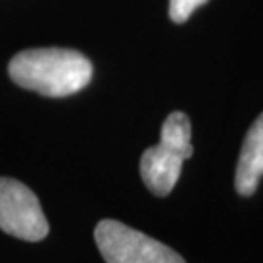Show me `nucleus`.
<instances>
[{"label": "nucleus", "mask_w": 263, "mask_h": 263, "mask_svg": "<svg viewBox=\"0 0 263 263\" xmlns=\"http://www.w3.org/2000/svg\"><path fill=\"white\" fill-rule=\"evenodd\" d=\"M94 238L105 263H185L172 248L119 220L98 222Z\"/></svg>", "instance_id": "7ed1b4c3"}, {"label": "nucleus", "mask_w": 263, "mask_h": 263, "mask_svg": "<svg viewBox=\"0 0 263 263\" xmlns=\"http://www.w3.org/2000/svg\"><path fill=\"white\" fill-rule=\"evenodd\" d=\"M10 78L18 86L47 98H66L90 84L94 68L72 49H28L10 61Z\"/></svg>", "instance_id": "f257e3e1"}, {"label": "nucleus", "mask_w": 263, "mask_h": 263, "mask_svg": "<svg viewBox=\"0 0 263 263\" xmlns=\"http://www.w3.org/2000/svg\"><path fill=\"white\" fill-rule=\"evenodd\" d=\"M263 176V113L255 119L246 135L238 166H236V191L244 197L254 195Z\"/></svg>", "instance_id": "39448f33"}, {"label": "nucleus", "mask_w": 263, "mask_h": 263, "mask_svg": "<svg viewBox=\"0 0 263 263\" xmlns=\"http://www.w3.org/2000/svg\"><path fill=\"white\" fill-rule=\"evenodd\" d=\"M193 156L191 123L187 115L174 111L166 117L160 133V142L142 152L141 178L154 195L166 197L176 187L181 166Z\"/></svg>", "instance_id": "f03ea898"}, {"label": "nucleus", "mask_w": 263, "mask_h": 263, "mask_svg": "<svg viewBox=\"0 0 263 263\" xmlns=\"http://www.w3.org/2000/svg\"><path fill=\"white\" fill-rule=\"evenodd\" d=\"M0 230L26 242H39L49 234L37 195L18 179L0 178Z\"/></svg>", "instance_id": "20e7f679"}, {"label": "nucleus", "mask_w": 263, "mask_h": 263, "mask_svg": "<svg viewBox=\"0 0 263 263\" xmlns=\"http://www.w3.org/2000/svg\"><path fill=\"white\" fill-rule=\"evenodd\" d=\"M207 2L209 0H170V18L176 24H183L191 18V14L199 6L207 4Z\"/></svg>", "instance_id": "423d86ee"}]
</instances>
